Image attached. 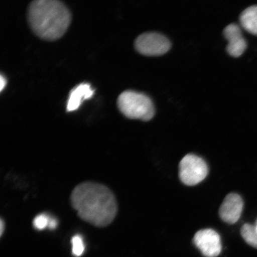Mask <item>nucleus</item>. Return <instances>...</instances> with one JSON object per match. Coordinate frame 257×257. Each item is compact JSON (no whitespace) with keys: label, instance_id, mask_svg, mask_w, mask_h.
Segmentation results:
<instances>
[{"label":"nucleus","instance_id":"13","mask_svg":"<svg viewBox=\"0 0 257 257\" xmlns=\"http://www.w3.org/2000/svg\"><path fill=\"white\" fill-rule=\"evenodd\" d=\"M51 217L49 215L42 213L37 215L33 220V226L35 229L42 230L48 227Z\"/></svg>","mask_w":257,"mask_h":257},{"label":"nucleus","instance_id":"8","mask_svg":"<svg viewBox=\"0 0 257 257\" xmlns=\"http://www.w3.org/2000/svg\"><path fill=\"white\" fill-rule=\"evenodd\" d=\"M223 33L228 41L226 47L227 53L234 57L242 55L246 49L247 44L239 26L231 24L224 28Z\"/></svg>","mask_w":257,"mask_h":257},{"label":"nucleus","instance_id":"12","mask_svg":"<svg viewBox=\"0 0 257 257\" xmlns=\"http://www.w3.org/2000/svg\"><path fill=\"white\" fill-rule=\"evenodd\" d=\"M72 245V253L74 256H81L85 251V246L83 237L80 234H76L71 240Z\"/></svg>","mask_w":257,"mask_h":257},{"label":"nucleus","instance_id":"11","mask_svg":"<svg viewBox=\"0 0 257 257\" xmlns=\"http://www.w3.org/2000/svg\"><path fill=\"white\" fill-rule=\"evenodd\" d=\"M240 234L246 243L257 249V230L255 225L246 223L241 228Z\"/></svg>","mask_w":257,"mask_h":257},{"label":"nucleus","instance_id":"10","mask_svg":"<svg viewBox=\"0 0 257 257\" xmlns=\"http://www.w3.org/2000/svg\"><path fill=\"white\" fill-rule=\"evenodd\" d=\"M240 22L246 31L257 36V6L246 9L240 16Z\"/></svg>","mask_w":257,"mask_h":257},{"label":"nucleus","instance_id":"16","mask_svg":"<svg viewBox=\"0 0 257 257\" xmlns=\"http://www.w3.org/2000/svg\"><path fill=\"white\" fill-rule=\"evenodd\" d=\"M5 227V221L2 218L1 221H0V235H1V236L3 235V233H4Z\"/></svg>","mask_w":257,"mask_h":257},{"label":"nucleus","instance_id":"15","mask_svg":"<svg viewBox=\"0 0 257 257\" xmlns=\"http://www.w3.org/2000/svg\"><path fill=\"white\" fill-rule=\"evenodd\" d=\"M6 84H7V80L3 75L0 76V90L3 91V90L6 87Z\"/></svg>","mask_w":257,"mask_h":257},{"label":"nucleus","instance_id":"4","mask_svg":"<svg viewBox=\"0 0 257 257\" xmlns=\"http://www.w3.org/2000/svg\"><path fill=\"white\" fill-rule=\"evenodd\" d=\"M208 173L207 163L201 157L189 154L179 163V178L186 185L200 184L206 178Z\"/></svg>","mask_w":257,"mask_h":257},{"label":"nucleus","instance_id":"1","mask_svg":"<svg viewBox=\"0 0 257 257\" xmlns=\"http://www.w3.org/2000/svg\"><path fill=\"white\" fill-rule=\"evenodd\" d=\"M70 202L82 220L98 227L108 226L117 213L113 193L98 183L85 182L77 185L70 196Z\"/></svg>","mask_w":257,"mask_h":257},{"label":"nucleus","instance_id":"14","mask_svg":"<svg viewBox=\"0 0 257 257\" xmlns=\"http://www.w3.org/2000/svg\"><path fill=\"white\" fill-rule=\"evenodd\" d=\"M58 225V221L55 218L51 217L49 225H48V229L51 230H54L56 229Z\"/></svg>","mask_w":257,"mask_h":257},{"label":"nucleus","instance_id":"7","mask_svg":"<svg viewBox=\"0 0 257 257\" xmlns=\"http://www.w3.org/2000/svg\"><path fill=\"white\" fill-rule=\"evenodd\" d=\"M243 208V201L239 194L230 193L221 204L219 215L221 219L228 224H234L239 220Z\"/></svg>","mask_w":257,"mask_h":257},{"label":"nucleus","instance_id":"9","mask_svg":"<svg viewBox=\"0 0 257 257\" xmlns=\"http://www.w3.org/2000/svg\"><path fill=\"white\" fill-rule=\"evenodd\" d=\"M94 90L87 83H81L70 91L68 102L67 104V111L76 110L82 102L85 99L91 98L94 95Z\"/></svg>","mask_w":257,"mask_h":257},{"label":"nucleus","instance_id":"6","mask_svg":"<svg viewBox=\"0 0 257 257\" xmlns=\"http://www.w3.org/2000/svg\"><path fill=\"white\" fill-rule=\"evenodd\" d=\"M193 243L205 257H217L222 250L219 234L211 229L198 231L193 238Z\"/></svg>","mask_w":257,"mask_h":257},{"label":"nucleus","instance_id":"5","mask_svg":"<svg viewBox=\"0 0 257 257\" xmlns=\"http://www.w3.org/2000/svg\"><path fill=\"white\" fill-rule=\"evenodd\" d=\"M135 47L143 55L159 56L168 52L171 44L163 35L150 32L140 35L135 41Z\"/></svg>","mask_w":257,"mask_h":257},{"label":"nucleus","instance_id":"2","mask_svg":"<svg viewBox=\"0 0 257 257\" xmlns=\"http://www.w3.org/2000/svg\"><path fill=\"white\" fill-rule=\"evenodd\" d=\"M69 9L57 0H36L28 8V21L32 31L46 41L62 37L71 22Z\"/></svg>","mask_w":257,"mask_h":257},{"label":"nucleus","instance_id":"17","mask_svg":"<svg viewBox=\"0 0 257 257\" xmlns=\"http://www.w3.org/2000/svg\"><path fill=\"white\" fill-rule=\"evenodd\" d=\"M255 227H256V230H257V220H256V223H255Z\"/></svg>","mask_w":257,"mask_h":257},{"label":"nucleus","instance_id":"3","mask_svg":"<svg viewBox=\"0 0 257 257\" xmlns=\"http://www.w3.org/2000/svg\"><path fill=\"white\" fill-rule=\"evenodd\" d=\"M117 104L121 113L131 119L149 121L155 114L152 99L143 93L125 91L118 96Z\"/></svg>","mask_w":257,"mask_h":257}]
</instances>
